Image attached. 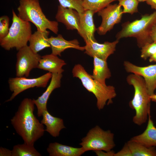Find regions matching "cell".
<instances>
[{
	"label": "cell",
	"instance_id": "22",
	"mask_svg": "<svg viewBox=\"0 0 156 156\" xmlns=\"http://www.w3.org/2000/svg\"><path fill=\"white\" fill-rule=\"evenodd\" d=\"M94 68L92 77L101 83L106 85L105 80L109 78L111 73L106 60L93 57Z\"/></svg>",
	"mask_w": 156,
	"mask_h": 156
},
{
	"label": "cell",
	"instance_id": "2",
	"mask_svg": "<svg viewBox=\"0 0 156 156\" xmlns=\"http://www.w3.org/2000/svg\"><path fill=\"white\" fill-rule=\"evenodd\" d=\"M126 80L134 89L133 98L129 103L130 107L135 112L133 121L135 124L141 125L146 122L150 113V96L145 81L141 76L132 73L127 77Z\"/></svg>",
	"mask_w": 156,
	"mask_h": 156
},
{
	"label": "cell",
	"instance_id": "27",
	"mask_svg": "<svg viewBox=\"0 0 156 156\" xmlns=\"http://www.w3.org/2000/svg\"><path fill=\"white\" fill-rule=\"evenodd\" d=\"M60 5L66 8L72 9L79 14L84 11L82 6V0H58Z\"/></svg>",
	"mask_w": 156,
	"mask_h": 156
},
{
	"label": "cell",
	"instance_id": "26",
	"mask_svg": "<svg viewBox=\"0 0 156 156\" xmlns=\"http://www.w3.org/2000/svg\"><path fill=\"white\" fill-rule=\"evenodd\" d=\"M118 4L123 8V13L131 14L138 12V0H118Z\"/></svg>",
	"mask_w": 156,
	"mask_h": 156
},
{
	"label": "cell",
	"instance_id": "8",
	"mask_svg": "<svg viewBox=\"0 0 156 156\" xmlns=\"http://www.w3.org/2000/svg\"><path fill=\"white\" fill-rule=\"evenodd\" d=\"M52 74L48 72L39 77L28 78L25 77H16L10 78L8 80L10 90L12 93L10 98L6 101L8 102L12 101L21 93L29 88L35 87H46Z\"/></svg>",
	"mask_w": 156,
	"mask_h": 156
},
{
	"label": "cell",
	"instance_id": "31",
	"mask_svg": "<svg viewBox=\"0 0 156 156\" xmlns=\"http://www.w3.org/2000/svg\"><path fill=\"white\" fill-rule=\"evenodd\" d=\"M96 155L98 156H114V151L111 150L108 151L104 152L102 150H98L94 151Z\"/></svg>",
	"mask_w": 156,
	"mask_h": 156
},
{
	"label": "cell",
	"instance_id": "13",
	"mask_svg": "<svg viewBox=\"0 0 156 156\" xmlns=\"http://www.w3.org/2000/svg\"><path fill=\"white\" fill-rule=\"evenodd\" d=\"M95 13L93 11L86 10L79 14V21L78 33L86 42L89 40L97 41L94 38V33L97 29L94 24L93 16Z\"/></svg>",
	"mask_w": 156,
	"mask_h": 156
},
{
	"label": "cell",
	"instance_id": "25",
	"mask_svg": "<svg viewBox=\"0 0 156 156\" xmlns=\"http://www.w3.org/2000/svg\"><path fill=\"white\" fill-rule=\"evenodd\" d=\"M118 0H82L84 10H90L95 13L105 8L112 2Z\"/></svg>",
	"mask_w": 156,
	"mask_h": 156
},
{
	"label": "cell",
	"instance_id": "5",
	"mask_svg": "<svg viewBox=\"0 0 156 156\" xmlns=\"http://www.w3.org/2000/svg\"><path fill=\"white\" fill-rule=\"evenodd\" d=\"M18 16L22 20L31 22L37 30L49 29L55 34L58 31V22L48 19L43 12L39 0H20Z\"/></svg>",
	"mask_w": 156,
	"mask_h": 156
},
{
	"label": "cell",
	"instance_id": "35",
	"mask_svg": "<svg viewBox=\"0 0 156 156\" xmlns=\"http://www.w3.org/2000/svg\"><path fill=\"white\" fill-rule=\"evenodd\" d=\"M149 62H155L156 63V52L153 55L149 57Z\"/></svg>",
	"mask_w": 156,
	"mask_h": 156
},
{
	"label": "cell",
	"instance_id": "3",
	"mask_svg": "<svg viewBox=\"0 0 156 156\" xmlns=\"http://www.w3.org/2000/svg\"><path fill=\"white\" fill-rule=\"evenodd\" d=\"M72 73L74 77L80 79L84 87L95 95L97 99L96 106L99 110L104 108L107 102V105L113 103L112 99L116 96L114 86L102 84L93 79L80 64L75 65Z\"/></svg>",
	"mask_w": 156,
	"mask_h": 156
},
{
	"label": "cell",
	"instance_id": "30",
	"mask_svg": "<svg viewBox=\"0 0 156 156\" xmlns=\"http://www.w3.org/2000/svg\"><path fill=\"white\" fill-rule=\"evenodd\" d=\"M114 156H132L130 150L127 143L125 144L120 151L115 153Z\"/></svg>",
	"mask_w": 156,
	"mask_h": 156
},
{
	"label": "cell",
	"instance_id": "34",
	"mask_svg": "<svg viewBox=\"0 0 156 156\" xmlns=\"http://www.w3.org/2000/svg\"><path fill=\"white\" fill-rule=\"evenodd\" d=\"M146 1L152 9H155L156 11V0H146Z\"/></svg>",
	"mask_w": 156,
	"mask_h": 156
},
{
	"label": "cell",
	"instance_id": "21",
	"mask_svg": "<svg viewBox=\"0 0 156 156\" xmlns=\"http://www.w3.org/2000/svg\"><path fill=\"white\" fill-rule=\"evenodd\" d=\"M49 33L47 30L42 31L37 30L32 34L29 40V46L34 52L38 53L44 48L51 47L48 41Z\"/></svg>",
	"mask_w": 156,
	"mask_h": 156
},
{
	"label": "cell",
	"instance_id": "36",
	"mask_svg": "<svg viewBox=\"0 0 156 156\" xmlns=\"http://www.w3.org/2000/svg\"><path fill=\"white\" fill-rule=\"evenodd\" d=\"M150 98L152 101L156 102V93L150 96Z\"/></svg>",
	"mask_w": 156,
	"mask_h": 156
},
{
	"label": "cell",
	"instance_id": "4",
	"mask_svg": "<svg viewBox=\"0 0 156 156\" xmlns=\"http://www.w3.org/2000/svg\"><path fill=\"white\" fill-rule=\"evenodd\" d=\"M156 22V11L145 14L140 19L127 21L122 25L121 30L116 35V40L133 37L136 38L137 45L141 48L147 43L153 42L151 36V28Z\"/></svg>",
	"mask_w": 156,
	"mask_h": 156
},
{
	"label": "cell",
	"instance_id": "28",
	"mask_svg": "<svg viewBox=\"0 0 156 156\" xmlns=\"http://www.w3.org/2000/svg\"><path fill=\"white\" fill-rule=\"evenodd\" d=\"M141 48V57L146 60L156 52V42L147 43Z\"/></svg>",
	"mask_w": 156,
	"mask_h": 156
},
{
	"label": "cell",
	"instance_id": "16",
	"mask_svg": "<svg viewBox=\"0 0 156 156\" xmlns=\"http://www.w3.org/2000/svg\"><path fill=\"white\" fill-rule=\"evenodd\" d=\"M52 53L56 55H61V53L66 49L73 48L79 50H84V47H81L77 39L68 41L65 39L62 35L58 34L57 37L51 36L48 38Z\"/></svg>",
	"mask_w": 156,
	"mask_h": 156
},
{
	"label": "cell",
	"instance_id": "6",
	"mask_svg": "<svg viewBox=\"0 0 156 156\" xmlns=\"http://www.w3.org/2000/svg\"><path fill=\"white\" fill-rule=\"evenodd\" d=\"M12 23L9 32L4 38L0 40V45L5 50L9 51L13 48L17 50L27 45L32 34L29 22L23 21L12 10Z\"/></svg>",
	"mask_w": 156,
	"mask_h": 156
},
{
	"label": "cell",
	"instance_id": "23",
	"mask_svg": "<svg viewBox=\"0 0 156 156\" xmlns=\"http://www.w3.org/2000/svg\"><path fill=\"white\" fill-rule=\"evenodd\" d=\"M127 143L132 156H156V150L154 147H148L130 140Z\"/></svg>",
	"mask_w": 156,
	"mask_h": 156
},
{
	"label": "cell",
	"instance_id": "15",
	"mask_svg": "<svg viewBox=\"0 0 156 156\" xmlns=\"http://www.w3.org/2000/svg\"><path fill=\"white\" fill-rule=\"evenodd\" d=\"M57 21L62 23L68 30H78L79 21V13L75 10L58 6L55 16Z\"/></svg>",
	"mask_w": 156,
	"mask_h": 156
},
{
	"label": "cell",
	"instance_id": "14",
	"mask_svg": "<svg viewBox=\"0 0 156 156\" xmlns=\"http://www.w3.org/2000/svg\"><path fill=\"white\" fill-rule=\"evenodd\" d=\"M50 84L45 92L37 99H33L37 108V115L39 117L42 116L44 112L47 110V103L48 99L53 91L55 89L60 87L62 73L52 74Z\"/></svg>",
	"mask_w": 156,
	"mask_h": 156
},
{
	"label": "cell",
	"instance_id": "11",
	"mask_svg": "<svg viewBox=\"0 0 156 156\" xmlns=\"http://www.w3.org/2000/svg\"><path fill=\"white\" fill-rule=\"evenodd\" d=\"M123 65L128 73L140 75L144 78L148 93L153 94L156 89V64L147 66H138L128 61H124Z\"/></svg>",
	"mask_w": 156,
	"mask_h": 156
},
{
	"label": "cell",
	"instance_id": "9",
	"mask_svg": "<svg viewBox=\"0 0 156 156\" xmlns=\"http://www.w3.org/2000/svg\"><path fill=\"white\" fill-rule=\"evenodd\" d=\"M18 51L15 67L16 77H28L33 69L37 68L41 56L34 52L27 45Z\"/></svg>",
	"mask_w": 156,
	"mask_h": 156
},
{
	"label": "cell",
	"instance_id": "33",
	"mask_svg": "<svg viewBox=\"0 0 156 156\" xmlns=\"http://www.w3.org/2000/svg\"><path fill=\"white\" fill-rule=\"evenodd\" d=\"M150 36L153 42H156V22L154 24L151 28Z\"/></svg>",
	"mask_w": 156,
	"mask_h": 156
},
{
	"label": "cell",
	"instance_id": "32",
	"mask_svg": "<svg viewBox=\"0 0 156 156\" xmlns=\"http://www.w3.org/2000/svg\"><path fill=\"white\" fill-rule=\"evenodd\" d=\"M0 156H12V151L2 147H0Z\"/></svg>",
	"mask_w": 156,
	"mask_h": 156
},
{
	"label": "cell",
	"instance_id": "24",
	"mask_svg": "<svg viewBox=\"0 0 156 156\" xmlns=\"http://www.w3.org/2000/svg\"><path fill=\"white\" fill-rule=\"evenodd\" d=\"M12 151V156H41L34 146L28 145L24 143L14 145Z\"/></svg>",
	"mask_w": 156,
	"mask_h": 156
},
{
	"label": "cell",
	"instance_id": "12",
	"mask_svg": "<svg viewBox=\"0 0 156 156\" xmlns=\"http://www.w3.org/2000/svg\"><path fill=\"white\" fill-rule=\"evenodd\" d=\"M119 40L112 42H105L99 43L97 41L89 40L86 42L84 46L85 53L92 57H96L105 60L116 50Z\"/></svg>",
	"mask_w": 156,
	"mask_h": 156
},
{
	"label": "cell",
	"instance_id": "17",
	"mask_svg": "<svg viewBox=\"0 0 156 156\" xmlns=\"http://www.w3.org/2000/svg\"><path fill=\"white\" fill-rule=\"evenodd\" d=\"M66 64L63 60L51 53L41 56L37 68L52 74L62 73L64 71L62 67Z\"/></svg>",
	"mask_w": 156,
	"mask_h": 156
},
{
	"label": "cell",
	"instance_id": "37",
	"mask_svg": "<svg viewBox=\"0 0 156 156\" xmlns=\"http://www.w3.org/2000/svg\"><path fill=\"white\" fill-rule=\"evenodd\" d=\"M139 2H142L146 1V0H138Z\"/></svg>",
	"mask_w": 156,
	"mask_h": 156
},
{
	"label": "cell",
	"instance_id": "20",
	"mask_svg": "<svg viewBox=\"0 0 156 156\" xmlns=\"http://www.w3.org/2000/svg\"><path fill=\"white\" fill-rule=\"evenodd\" d=\"M47 151L50 156H80L85 152L81 147L75 148L57 142L50 143Z\"/></svg>",
	"mask_w": 156,
	"mask_h": 156
},
{
	"label": "cell",
	"instance_id": "1",
	"mask_svg": "<svg viewBox=\"0 0 156 156\" xmlns=\"http://www.w3.org/2000/svg\"><path fill=\"white\" fill-rule=\"evenodd\" d=\"M35 105L33 99L24 98L10 120L12 125L24 143L31 146L43 135L45 131L44 125L34 114Z\"/></svg>",
	"mask_w": 156,
	"mask_h": 156
},
{
	"label": "cell",
	"instance_id": "18",
	"mask_svg": "<svg viewBox=\"0 0 156 156\" xmlns=\"http://www.w3.org/2000/svg\"><path fill=\"white\" fill-rule=\"evenodd\" d=\"M148 147L156 146V127L148 114V122L146 129L141 134L132 137L130 140Z\"/></svg>",
	"mask_w": 156,
	"mask_h": 156
},
{
	"label": "cell",
	"instance_id": "29",
	"mask_svg": "<svg viewBox=\"0 0 156 156\" xmlns=\"http://www.w3.org/2000/svg\"><path fill=\"white\" fill-rule=\"evenodd\" d=\"M9 17L6 15L0 17V40L5 37L9 32Z\"/></svg>",
	"mask_w": 156,
	"mask_h": 156
},
{
	"label": "cell",
	"instance_id": "10",
	"mask_svg": "<svg viewBox=\"0 0 156 156\" xmlns=\"http://www.w3.org/2000/svg\"><path fill=\"white\" fill-rule=\"evenodd\" d=\"M121 7L118 4H109L97 12L102 18L100 25L97 29L99 34H105L120 22L123 14Z\"/></svg>",
	"mask_w": 156,
	"mask_h": 156
},
{
	"label": "cell",
	"instance_id": "7",
	"mask_svg": "<svg viewBox=\"0 0 156 156\" xmlns=\"http://www.w3.org/2000/svg\"><path fill=\"white\" fill-rule=\"evenodd\" d=\"M114 134L110 130L104 131L98 125L90 129L81 139L79 144L83 151H110L115 146Z\"/></svg>",
	"mask_w": 156,
	"mask_h": 156
},
{
	"label": "cell",
	"instance_id": "19",
	"mask_svg": "<svg viewBox=\"0 0 156 156\" xmlns=\"http://www.w3.org/2000/svg\"><path fill=\"white\" fill-rule=\"evenodd\" d=\"M42 116L41 122L46 126L45 131L48 132L54 137L59 136L60 131L65 128L63 120L60 118L52 115L48 110L44 111Z\"/></svg>",
	"mask_w": 156,
	"mask_h": 156
}]
</instances>
